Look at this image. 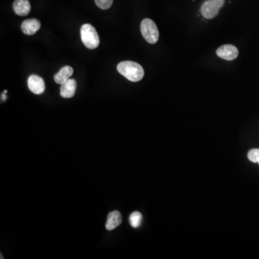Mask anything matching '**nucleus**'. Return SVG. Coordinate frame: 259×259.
I'll return each mask as SVG.
<instances>
[{"label": "nucleus", "instance_id": "nucleus-13", "mask_svg": "<svg viewBox=\"0 0 259 259\" xmlns=\"http://www.w3.org/2000/svg\"><path fill=\"white\" fill-rule=\"evenodd\" d=\"M97 6L102 9H108L113 5V0H95Z\"/></svg>", "mask_w": 259, "mask_h": 259}, {"label": "nucleus", "instance_id": "nucleus-12", "mask_svg": "<svg viewBox=\"0 0 259 259\" xmlns=\"http://www.w3.org/2000/svg\"><path fill=\"white\" fill-rule=\"evenodd\" d=\"M142 216L139 212H134L130 215L129 222L130 226L134 228H138L141 225Z\"/></svg>", "mask_w": 259, "mask_h": 259}, {"label": "nucleus", "instance_id": "nucleus-3", "mask_svg": "<svg viewBox=\"0 0 259 259\" xmlns=\"http://www.w3.org/2000/svg\"><path fill=\"white\" fill-rule=\"evenodd\" d=\"M140 30L143 38L150 44H155L159 38L158 27L152 19H144L140 24Z\"/></svg>", "mask_w": 259, "mask_h": 259}, {"label": "nucleus", "instance_id": "nucleus-16", "mask_svg": "<svg viewBox=\"0 0 259 259\" xmlns=\"http://www.w3.org/2000/svg\"><path fill=\"white\" fill-rule=\"evenodd\" d=\"M6 92H7V91H6V90H4V93L6 94Z\"/></svg>", "mask_w": 259, "mask_h": 259}, {"label": "nucleus", "instance_id": "nucleus-2", "mask_svg": "<svg viewBox=\"0 0 259 259\" xmlns=\"http://www.w3.org/2000/svg\"><path fill=\"white\" fill-rule=\"evenodd\" d=\"M82 43L89 49H95L100 45V37L96 29L91 24H84L80 30Z\"/></svg>", "mask_w": 259, "mask_h": 259}, {"label": "nucleus", "instance_id": "nucleus-1", "mask_svg": "<svg viewBox=\"0 0 259 259\" xmlns=\"http://www.w3.org/2000/svg\"><path fill=\"white\" fill-rule=\"evenodd\" d=\"M118 72L130 82H137L144 77V70L140 64L133 61H123L117 66Z\"/></svg>", "mask_w": 259, "mask_h": 259}, {"label": "nucleus", "instance_id": "nucleus-11", "mask_svg": "<svg viewBox=\"0 0 259 259\" xmlns=\"http://www.w3.org/2000/svg\"><path fill=\"white\" fill-rule=\"evenodd\" d=\"M122 223V215L118 211H113L108 215L107 220L106 229L108 231H113L118 228Z\"/></svg>", "mask_w": 259, "mask_h": 259}, {"label": "nucleus", "instance_id": "nucleus-6", "mask_svg": "<svg viewBox=\"0 0 259 259\" xmlns=\"http://www.w3.org/2000/svg\"><path fill=\"white\" fill-rule=\"evenodd\" d=\"M239 50L233 45H224L217 50V55L227 61H233L239 56Z\"/></svg>", "mask_w": 259, "mask_h": 259}, {"label": "nucleus", "instance_id": "nucleus-9", "mask_svg": "<svg viewBox=\"0 0 259 259\" xmlns=\"http://www.w3.org/2000/svg\"><path fill=\"white\" fill-rule=\"evenodd\" d=\"M14 12L19 16H26L29 14L31 9L28 0H15L13 3Z\"/></svg>", "mask_w": 259, "mask_h": 259}, {"label": "nucleus", "instance_id": "nucleus-4", "mask_svg": "<svg viewBox=\"0 0 259 259\" xmlns=\"http://www.w3.org/2000/svg\"><path fill=\"white\" fill-rule=\"evenodd\" d=\"M224 0H207L201 6V12L207 19H213L224 5Z\"/></svg>", "mask_w": 259, "mask_h": 259}, {"label": "nucleus", "instance_id": "nucleus-10", "mask_svg": "<svg viewBox=\"0 0 259 259\" xmlns=\"http://www.w3.org/2000/svg\"><path fill=\"white\" fill-rule=\"evenodd\" d=\"M73 74H74L73 68L69 66H65L60 69L57 74H55L53 79L56 83L62 84L69 80Z\"/></svg>", "mask_w": 259, "mask_h": 259}, {"label": "nucleus", "instance_id": "nucleus-14", "mask_svg": "<svg viewBox=\"0 0 259 259\" xmlns=\"http://www.w3.org/2000/svg\"><path fill=\"white\" fill-rule=\"evenodd\" d=\"M248 158L254 163H259V149H252L248 153Z\"/></svg>", "mask_w": 259, "mask_h": 259}, {"label": "nucleus", "instance_id": "nucleus-8", "mask_svg": "<svg viewBox=\"0 0 259 259\" xmlns=\"http://www.w3.org/2000/svg\"><path fill=\"white\" fill-rule=\"evenodd\" d=\"M40 26H41V24L38 19H25L22 22V25H21V29L25 35H32L38 31L39 29L40 28Z\"/></svg>", "mask_w": 259, "mask_h": 259}, {"label": "nucleus", "instance_id": "nucleus-5", "mask_svg": "<svg viewBox=\"0 0 259 259\" xmlns=\"http://www.w3.org/2000/svg\"><path fill=\"white\" fill-rule=\"evenodd\" d=\"M29 90L35 95H41L45 92L44 80L37 75H31L27 79Z\"/></svg>", "mask_w": 259, "mask_h": 259}, {"label": "nucleus", "instance_id": "nucleus-15", "mask_svg": "<svg viewBox=\"0 0 259 259\" xmlns=\"http://www.w3.org/2000/svg\"><path fill=\"white\" fill-rule=\"evenodd\" d=\"M6 99V94L5 93L1 94V100H2V101L3 102L5 101Z\"/></svg>", "mask_w": 259, "mask_h": 259}, {"label": "nucleus", "instance_id": "nucleus-7", "mask_svg": "<svg viewBox=\"0 0 259 259\" xmlns=\"http://www.w3.org/2000/svg\"><path fill=\"white\" fill-rule=\"evenodd\" d=\"M77 82L73 79H69L64 84H61L60 95L64 98H71L74 96L77 90Z\"/></svg>", "mask_w": 259, "mask_h": 259}]
</instances>
